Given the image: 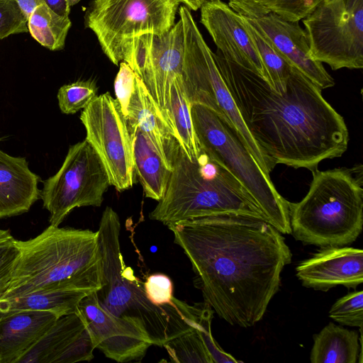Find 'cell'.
<instances>
[{
  "label": "cell",
  "instance_id": "cell-1",
  "mask_svg": "<svg viewBox=\"0 0 363 363\" xmlns=\"http://www.w3.org/2000/svg\"><path fill=\"white\" fill-rule=\"evenodd\" d=\"M188 257L194 283L219 318L249 328L262 319L292 254L263 219L228 213L168 225Z\"/></svg>",
  "mask_w": 363,
  "mask_h": 363
},
{
  "label": "cell",
  "instance_id": "cell-2",
  "mask_svg": "<svg viewBox=\"0 0 363 363\" xmlns=\"http://www.w3.org/2000/svg\"><path fill=\"white\" fill-rule=\"evenodd\" d=\"M213 57L252 138L271 171L277 164L316 169L347 150L343 118L323 98L322 89L293 67L286 90L276 91L255 72L225 58Z\"/></svg>",
  "mask_w": 363,
  "mask_h": 363
},
{
  "label": "cell",
  "instance_id": "cell-3",
  "mask_svg": "<svg viewBox=\"0 0 363 363\" xmlns=\"http://www.w3.org/2000/svg\"><path fill=\"white\" fill-rule=\"evenodd\" d=\"M121 223L110 206L103 211L98 233L101 254V287L95 291L101 306L113 315L132 320L147 333L152 345L169 340L199 327V303L189 305L175 297L158 306L147 297L143 283L125 264L121 252Z\"/></svg>",
  "mask_w": 363,
  "mask_h": 363
},
{
  "label": "cell",
  "instance_id": "cell-4",
  "mask_svg": "<svg viewBox=\"0 0 363 363\" xmlns=\"http://www.w3.org/2000/svg\"><path fill=\"white\" fill-rule=\"evenodd\" d=\"M16 242L20 255L9 286L1 298L38 291H97L101 287L97 231L50 225L38 236Z\"/></svg>",
  "mask_w": 363,
  "mask_h": 363
},
{
  "label": "cell",
  "instance_id": "cell-5",
  "mask_svg": "<svg viewBox=\"0 0 363 363\" xmlns=\"http://www.w3.org/2000/svg\"><path fill=\"white\" fill-rule=\"evenodd\" d=\"M228 213L266 220L251 195L230 172L201 150L191 160L180 147L165 194L149 218L168 226Z\"/></svg>",
  "mask_w": 363,
  "mask_h": 363
},
{
  "label": "cell",
  "instance_id": "cell-6",
  "mask_svg": "<svg viewBox=\"0 0 363 363\" xmlns=\"http://www.w3.org/2000/svg\"><path fill=\"white\" fill-rule=\"evenodd\" d=\"M311 172L305 197L289 202L291 233L303 243L320 247L353 242L363 225L362 165Z\"/></svg>",
  "mask_w": 363,
  "mask_h": 363
},
{
  "label": "cell",
  "instance_id": "cell-7",
  "mask_svg": "<svg viewBox=\"0 0 363 363\" xmlns=\"http://www.w3.org/2000/svg\"><path fill=\"white\" fill-rule=\"evenodd\" d=\"M199 147L230 172L255 200L266 220L281 234H291L289 202L274 187L236 130L211 108L191 105Z\"/></svg>",
  "mask_w": 363,
  "mask_h": 363
},
{
  "label": "cell",
  "instance_id": "cell-8",
  "mask_svg": "<svg viewBox=\"0 0 363 363\" xmlns=\"http://www.w3.org/2000/svg\"><path fill=\"white\" fill-rule=\"evenodd\" d=\"M179 14L184 30L182 77L191 104L204 105L222 116L269 174V163L248 131L216 66L213 52L206 43L190 9L182 6Z\"/></svg>",
  "mask_w": 363,
  "mask_h": 363
},
{
  "label": "cell",
  "instance_id": "cell-9",
  "mask_svg": "<svg viewBox=\"0 0 363 363\" xmlns=\"http://www.w3.org/2000/svg\"><path fill=\"white\" fill-rule=\"evenodd\" d=\"M179 4L177 0H93L85 26L96 35L109 60L118 65L133 38L162 34L174 25Z\"/></svg>",
  "mask_w": 363,
  "mask_h": 363
},
{
  "label": "cell",
  "instance_id": "cell-10",
  "mask_svg": "<svg viewBox=\"0 0 363 363\" xmlns=\"http://www.w3.org/2000/svg\"><path fill=\"white\" fill-rule=\"evenodd\" d=\"M303 23L313 60L333 70L363 67V0H323Z\"/></svg>",
  "mask_w": 363,
  "mask_h": 363
},
{
  "label": "cell",
  "instance_id": "cell-11",
  "mask_svg": "<svg viewBox=\"0 0 363 363\" xmlns=\"http://www.w3.org/2000/svg\"><path fill=\"white\" fill-rule=\"evenodd\" d=\"M109 186L106 171L87 140L70 145L61 167L43 182L40 191L50 225L59 226L75 208L100 206Z\"/></svg>",
  "mask_w": 363,
  "mask_h": 363
},
{
  "label": "cell",
  "instance_id": "cell-12",
  "mask_svg": "<svg viewBox=\"0 0 363 363\" xmlns=\"http://www.w3.org/2000/svg\"><path fill=\"white\" fill-rule=\"evenodd\" d=\"M79 118L86 130L85 139L99 155L110 185L118 191L132 188L133 138L118 101L108 92L96 96Z\"/></svg>",
  "mask_w": 363,
  "mask_h": 363
},
{
  "label": "cell",
  "instance_id": "cell-13",
  "mask_svg": "<svg viewBox=\"0 0 363 363\" xmlns=\"http://www.w3.org/2000/svg\"><path fill=\"white\" fill-rule=\"evenodd\" d=\"M183 54L180 19L164 33L135 37L123 52V61L142 79L175 135L169 113V93L174 79L182 74Z\"/></svg>",
  "mask_w": 363,
  "mask_h": 363
},
{
  "label": "cell",
  "instance_id": "cell-14",
  "mask_svg": "<svg viewBox=\"0 0 363 363\" xmlns=\"http://www.w3.org/2000/svg\"><path fill=\"white\" fill-rule=\"evenodd\" d=\"M228 4L320 89L335 85L323 64L311 57L308 36L299 21H286L256 0H229Z\"/></svg>",
  "mask_w": 363,
  "mask_h": 363
},
{
  "label": "cell",
  "instance_id": "cell-15",
  "mask_svg": "<svg viewBox=\"0 0 363 363\" xmlns=\"http://www.w3.org/2000/svg\"><path fill=\"white\" fill-rule=\"evenodd\" d=\"M77 313L85 320L95 349L117 362L140 361L152 345L140 324L101 307L95 291L80 301Z\"/></svg>",
  "mask_w": 363,
  "mask_h": 363
},
{
  "label": "cell",
  "instance_id": "cell-16",
  "mask_svg": "<svg viewBox=\"0 0 363 363\" xmlns=\"http://www.w3.org/2000/svg\"><path fill=\"white\" fill-rule=\"evenodd\" d=\"M201 22L225 58L261 76L269 83L260 56L242 17L221 0H208L201 6Z\"/></svg>",
  "mask_w": 363,
  "mask_h": 363
},
{
  "label": "cell",
  "instance_id": "cell-17",
  "mask_svg": "<svg viewBox=\"0 0 363 363\" xmlns=\"http://www.w3.org/2000/svg\"><path fill=\"white\" fill-rule=\"evenodd\" d=\"M95 347L78 313L58 318L16 363H74L90 361Z\"/></svg>",
  "mask_w": 363,
  "mask_h": 363
},
{
  "label": "cell",
  "instance_id": "cell-18",
  "mask_svg": "<svg viewBox=\"0 0 363 363\" xmlns=\"http://www.w3.org/2000/svg\"><path fill=\"white\" fill-rule=\"evenodd\" d=\"M302 285L328 291L338 285L356 289L363 282V251L351 247H327L302 261L296 269Z\"/></svg>",
  "mask_w": 363,
  "mask_h": 363
},
{
  "label": "cell",
  "instance_id": "cell-19",
  "mask_svg": "<svg viewBox=\"0 0 363 363\" xmlns=\"http://www.w3.org/2000/svg\"><path fill=\"white\" fill-rule=\"evenodd\" d=\"M125 118L129 129L138 128L140 130L167 168L172 171L174 160L181 146L137 74L135 90L130 99Z\"/></svg>",
  "mask_w": 363,
  "mask_h": 363
},
{
  "label": "cell",
  "instance_id": "cell-20",
  "mask_svg": "<svg viewBox=\"0 0 363 363\" xmlns=\"http://www.w3.org/2000/svg\"><path fill=\"white\" fill-rule=\"evenodd\" d=\"M40 180L25 157L0 150V219L28 212L40 198Z\"/></svg>",
  "mask_w": 363,
  "mask_h": 363
},
{
  "label": "cell",
  "instance_id": "cell-21",
  "mask_svg": "<svg viewBox=\"0 0 363 363\" xmlns=\"http://www.w3.org/2000/svg\"><path fill=\"white\" fill-rule=\"evenodd\" d=\"M58 317L53 313L23 311L0 318V363H16Z\"/></svg>",
  "mask_w": 363,
  "mask_h": 363
},
{
  "label": "cell",
  "instance_id": "cell-22",
  "mask_svg": "<svg viewBox=\"0 0 363 363\" xmlns=\"http://www.w3.org/2000/svg\"><path fill=\"white\" fill-rule=\"evenodd\" d=\"M96 291L89 289L38 291L0 298V318L23 311H49L58 318L77 313L80 301Z\"/></svg>",
  "mask_w": 363,
  "mask_h": 363
},
{
  "label": "cell",
  "instance_id": "cell-23",
  "mask_svg": "<svg viewBox=\"0 0 363 363\" xmlns=\"http://www.w3.org/2000/svg\"><path fill=\"white\" fill-rule=\"evenodd\" d=\"M133 143L135 174L145 196L159 201L164 195L172 174L147 137L138 128L129 129Z\"/></svg>",
  "mask_w": 363,
  "mask_h": 363
},
{
  "label": "cell",
  "instance_id": "cell-24",
  "mask_svg": "<svg viewBox=\"0 0 363 363\" xmlns=\"http://www.w3.org/2000/svg\"><path fill=\"white\" fill-rule=\"evenodd\" d=\"M362 360V333L330 323L313 336L312 363H357Z\"/></svg>",
  "mask_w": 363,
  "mask_h": 363
},
{
  "label": "cell",
  "instance_id": "cell-25",
  "mask_svg": "<svg viewBox=\"0 0 363 363\" xmlns=\"http://www.w3.org/2000/svg\"><path fill=\"white\" fill-rule=\"evenodd\" d=\"M191 105L182 74L174 79L171 86L169 113L181 147L186 156L194 160L199 157L200 149L193 128Z\"/></svg>",
  "mask_w": 363,
  "mask_h": 363
},
{
  "label": "cell",
  "instance_id": "cell-26",
  "mask_svg": "<svg viewBox=\"0 0 363 363\" xmlns=\"http://www.w3.org/2000/svg\"><path fill=\"white\" fill-rule=\"evenodd\" d=\"M72 26L69 17L61 16L45 4L37 6L28 20L31 36L42 46L52 50H61Z\"/></svg>",
  "mask_w": 363,
  "mask_h": 363
},
{
  "label": "cell",
  "instance_id": "cell-27",
  "mask_svg": "<svg viewBox=\"0 0 363 363\" xmlns=\"http://www.w3.org/2000/svg\"><path fill=\"white\" fill-rule=\"evenodd\" d=\"M242 20L260 56L269 84L278 92L286 91L287 80L294 66L289 62L260 32L244 18Z\"/></svg>",
  "mask_w": 363,
  "mask_h": 363
},
{
  "label": "cell",
  "instance_id": "cell-28",
  "mask_svg": "<svg viewBox=\"0 0 363 363\" xmlns=\"http://www.w3.org/2000/svg\"><path fill=\"white\" fill-rule=\"evenodd\" d=\"M162 347L173 362L213 363L199 327L169 340Z\"/></svg>",
  "mask_w": 363,
  "mask_h": 363
},
{
  "label": "cell",
  "instance_id": "cell-29",
  "mask_svg": "<svg viewBox=\"0 0 363 363\" xmlns=\"http://www.w3.org/2000/svg\"><path fill=\"white\" fill-rule=\"evenodd\" d=\"M97 87L91 81H77L62 86L57 97L62 113L74 114L86 108L97 96Z\"/></svg>",
  "mask_w": 363,
  "mask_h": 363
},
{
  "label": "cell",
  "instance_id": "cell-30",
  "mask_svg": "<svg viewBox=\"0 0 363 363\" xmlns=\"http://www.w3.org/2000/svg\"><path fill=\"white\" fill-rule=\"evenodd\" d=\"M329 316L342 325L362 328V291L350 292L337 300L329 311Z\"/></svg>",
  "mask_w": 363,
  "mask_h": 363
},
{
  "label": "cell",
  "instance_id": "cell-31",
  "mask_svg": "<svg viewBox=\"0 0 363 363\" xmlns=\"http://www.w3.org/2000/svg\"><path fill=\"white\" fill-rule=\"evenodd\" d=\"M20 255L9 230L0 229V298L8 289Z\"/></svg>",
  "mask_w": 363,
  "mask_h": 363
},
{
  "label": "cell",
  "instance_id": "cell-32",
  "mask_svg": "<svg viewBox=\"0 0 363 363\" xmlns=\"http://www.w3.org/2000/svg\"><path fill=\"white\" fill-rule=\"evenodd\" d=\"M213 311L206 302L200 303L199 330L211 356L213 363H238L240 361L223 351L215 341L211 333V321Z\"/></svg>",
  "mask_w": 363,
  "mask_h": 363
},
{
  "label": "cell",
  "instance_id": "cell-33",
  "mask_svg": "<svg viewBox=\"0 0 363 363\" xmlns=\"http://www.w3.org/2000/svg\"><path fill=\"white\" fill-rule=\"evenodd\" d=\"M28 32V18L16 1L0 0V39Z\"/></svg>",
  "mask_w": 363,
  "mask_h": 363
},
{
  "label": "cell",
  "instance_id": "cell-34",
  "mask_svg": "<svg viewBox=\"0 0 363 363\" xmlns=\"http://www.w3.org/2000/svg\"><path fill=\"white\" fill-rule=\"evenodd\" d=\"M284 19L299 21L311 13L323 0H256Z\"/></svg>",
  "mask_w": 363,
  "mask_h": 363
},
{
  "label": "cell",
  "instance_id": "cell-35",
  "mask_svg": "<svg viewBox=\"0 0 363 363\" xmlns=\"http://www.w3.org/2000/svg\"><path fill=\"white\" fill-rule=\"evenodd\" d=\"M143 288L147 298L155 305L169 304L174 298L172 281L164 274H153L147 277Z\"/></svg>",
  "mask_w": 363,
  "mask_h": 363
},
{
  "label": "cell",
  "instance_id": "cell-36",
  "mask_svg": "<svg viewBox=\"0 0 363 363\" xmlns=\"http://www.w3.org/2000/svg\"><path fill=\"white\" fill-rule=\"evenodd\" d=\"M136 73L125 62L119 64V70L114 81L116 99L123 115L126 116L130 99L135 87Z\"/></svg>",
  "mask_w": 363,
  "mask_h": 363
},
{
  "label": "cell",
  "instance_id": "cell-37",
  "mask_svg": "<svg viewBox=\"0 0 363 363\" xmlns=\"http://www.w3.org/2000/svg\"><path fill=\"white\" fill-rule=\"evenodd\" d=\"M46 6L57 14L69 17L70 6L67 0H43Z\"/></svg>",
  "mask_w": 363,
  "mask_h": 363
},
{
  "label": "cell",
  "instance_id": "cell-38",
  "mask_svg": "<svg viewBox=\"0 0 363 363\" xmlns=\"http://www.w3.org/2000/svg\"><path fill=\"white\" fill-rule=\"evenodd\" d=\"M16 2L18 4L19 6L26 16V17L28 18L30 15L32 13V12L35 10V9L41 5L45 4L43 0H16Z\"/></svg>",
  "mask_w": 363,
  "mask_h": 363
},
{
  "label": "cell",
  "instance_id": "cell-39",
  "mask_svg": "<svg viewBox=\"0 0 363 363\" xmlns=\"http://www.w3.org/2000/svg\"><path fill=\"white\" fill-rule=\"evenodd\" d=\"M179 3L184 4V6H186L189 9L196 11L201 8V5L203 4V0H177Z\"/></svg>",
  "mask_w": 363,
  "mask_h": 363
},
{
  "label": "cell",
  "instance_id": "cell-40",
  "mask_svg": "<svg viewBox=\"0 0 363 363\" xmlns=\"http://www.w3.org/2000/svg\"><path fill=\"white\" fill-rule=\"evenodd\" d=\"M69 6L71 7L77 4L80 0H67Z\"/></svg>",
  "mask_w": 363,
  "mask_h": 363
},
{
  "label": "cell",
  "instance_id": "cell-41",
  "mask_svg": "<svg viewBox=\"0 0 363 363\" xmlns=\"http://www.w3.org/2000/svg\"><path fill=\"white\" fill-rule=\"evenodd\" d=\"M203 3H204L205 1H208V0H203Z\"/></svg>",
  "mask_w": 363,
  "mask_h": 363
}]
</instances>
